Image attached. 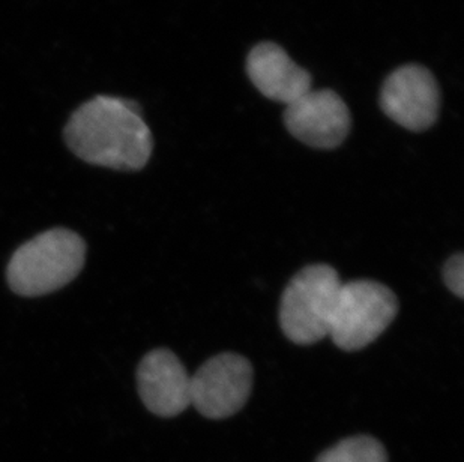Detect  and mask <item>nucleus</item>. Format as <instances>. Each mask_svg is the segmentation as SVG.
Returning a JSON list of instances; mask_svg holds the SVG:
<instances>
[{
	"label": "nucleus",
	"mask_w": 464,
	"mask_h": 462,
	"mask_svg": "<svg viewBox=\"0 0 464 462\" xmlns=\"http://www.w3.org/2000/svg\"><path fill=\"white\" fill-rule=\"evenodd\" d=\"M63 139L82 161L111 170H141L154 148L140 105L118 96H95L80 105L66 122Z\"/></svg>",
	"instance_id": "nucleus-1"
},
{
	"label": "nucleus",
	"mask_w": 464,
	"mask_h": 462,
	"mask_svg": "<svg viewBox=\"0 0 464 462\" xmlns=\"http://www.w3.org/2000/svg\"><path fill=\"white\" fill-rule=\"evenodd\" d=\"M84 260L83 237L68 228H53L27 240L13 254L6 278L20 296H44L77 278Z\"/></svg>",
	"instance_id": "nucleus-2"
},
{
	"label": "nucleus",
	"mask_w": 464,
	"mask_h": 462,
	"mask_svg": "<svg viewBox=\"0 0 464 462\" xmlns=\"http://www.w3.org/2000/svg\"><path fill=\"white\" fill-rule=\"evenodd\" d=\"M342 284L337 271L324 263L298 272L281 296L283 333L298 345L315 344L326 338Z\"/></svg>",
	"instance_id": "nucleus-3"
},
{
	"label": "nucleus",
	"mask_w": 464,
	"mask_h": 462,
	"mask_svg": "<svg viewBox=\"0 0 464 462\" xmlns=\"http://www.w3.org/2000/svg\"><path fill=\"white\" fill-rule=\"evenodd\" d=\"M399 299L391 288L372 279L342 284L329 335L344 351L372 344L394 322Z\"/></svg>",
	"instance_id": "nucleus-4"
},
{
	"label": "nucleus",
	"mask_w": 464,
	"mask_h": 462,
	"mask_svg": "<svg viewBox=\"0 0 464 462\" xmlns=\"http://www.w3.org/2000/svg\"><path fill=\"white\" fill-rule=\"evenodd\" d=\"M250 361L237 353L217 354L191 377V406L208 419H227L246 406L253 389Z\"/></svg>",
	"instance_id": "nucleus-5"
},
{
	"label": "nucleus",
	"mask_w": 464,
	"mask_h": 462,
	"mask_svg": "<svg viewBox=\"0 0 464 462\" xmlns=\"http://www.w3.org/2000/svg\"><path fill=\"white\" fill-rule=\"evenodd\" d=\"M381 107L400 127L413 132L425 131L438 120V82L424 66H401L382 86Z\"/></svg>",
	"instance_id": "nucleus-6"
},
{
	"label": "nucleus",
	"mask_w": 464,
	"mask_h": 462,
	"mask_svg": "<svg viewBox=\"0 0 464 462\" xmlns=\"http://www.w3.org/2000/svg\"><path fill=\"white\" fill-rule=\"evenodd\" d=\"M287 131L314 149H335L351 131V111L346 102L329 89L310 91L285 105Z\"/></svg>",
	"instance_id": "nucleus-7"
},
{
	"label": "nucleus",
	"mask_w": 464,
	"mask_h": 462,
	"mask_svg": "<svg viewBox=\"0 0 464 462\" xmlns=\"http://www.w3.org/2000/svg\"><path fill=\"white\" fill-rule=\"evenodd\" d=\"M137 386L146 409L160 418H175L191 406V375L170 350H152L141 359Z\"/></svg>",
	"instance_id": "nucleus-8"
},
{
	"label": "nucleus",
	"mask_w": 464,
	"mask_h": 462,
	"mask_svg": "<svg viewBox=\"0 0 464 462\" xmlns=\"http://www.w3.org/2000/svg\"><path fill=\"white\" fill-rule=\"evenodd\" d=\"M251 83L267 100L289 105L311 91V75L274 43L256 45L246 57Z\"/></svg>",
	"instance_id": "nucleus-9"
},
{
	"label": "nucleus",
	"mask_w": 464,
	"mask_h": 462,
	"mask_svg": "<svg viewBox=\"0 0 464 462\" xmlns=\"http://www.w3.org/2000/svg\"><path fill=\"white\" fill-rule=\"evenodd\" d=\"M315 462H388L385 446L374 437L355 436L338 441Z\"/></svg>",
	"instance_id": "nucleus-10"
},
{
	"label": "nucleus",
	"mask_w": 464,
	"mask_h": 462,
	"mask_svg": "<svg viewBox=\"0 0 464 462\" xmlns=\"http://www.w3.org/2000/svg\"><path fill=\"white\" fill-rule=\"evenodd\" d=\"M443 281L457 297L464 296V255L461 253L448 258L443 266Z\"/></svg>",
	"instance_id": "nucleus-11"
}]
</instances>
